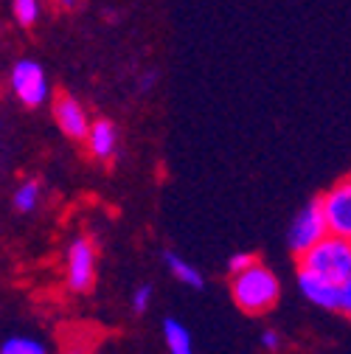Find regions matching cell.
Instances as JSON below:
<instances>
[{
    "instance_id": "ac0fdd59",
    "label": "cell",
    "mask_w": 351,
    "mask_h": 354,
    "mask_svg": "<svg viewBox=\"0 0 351 354\" xmlns=\"http://www.w3.org/2000/svg\"><path fill=\"white\" fill-rule=\"evenodd\" d=\"M261 346H265L267 351H278V346H281V337H278V332L267 329L265 335H261Z\"/></svg>"
},
{
    "instance_id": "52a82bcc",
    "label": "cell",
    "mask_w": 351,
    "mask_h": 354,
    "mask_svg": "<svg viewBox=\"0 0 351 354\" xmlns=\"http://www.w3.org/2000/svg\"><path fill=\"white\" fill-rule=\"evenodd\" d=\"M298 287H301L303 298H310L321 309H337V304H340V284H334L332 279H326L315 270L298 268Z\"/></svg>"
},
{
    "instance_id": "8992f818",
    "label": "cell",
    "mask_w": 351,
    "mask_h": 354,
    "mask_svg": "<svg viewBox=\"0 0 351 354\" xmlns=\"http://www.w3.org/2000/svg\"><path fill=\"white\" fill-rule=\"evenodd\" d=\"M93 273H96V250L84 236H79L68 248V284H70V290H76V292L91 290Z\"/></svg>"
},
{
    "instance_id": "9a60e30c",
    "label": "cell",
    "mask_w": 351,
    "mask_h": 354,
    "mask_svg": "<svg viewBox=\"0 0 351 354\" xmlns=\"http://www.w3.org/2000/svg\"><path fill=\"white\" fill-rule=\"evenodd\" d=\"M258 259L253 256V253H234L231 259H228V270L231 273H242V270H247L250 264H256Z\"/></svg>"
},
{
    "instance_id": "ba28073f",
    "label": "cell",
    "mask_w": 351,
    "mask_h": 354,
    "mask_svg": "<svg viewBox=\"0 0 351 354\" xmlns=\"http://www.w3.org/2000/svg\"><path fill=\"white\" fill-rule=\"evenodd\" d=\"M54 118L59 124V129L70 138H87L91 136V118H87L84 107L73 99V96H57L54 102Z\"/></svg>"
},
{
    "instance_id": "7a4b0ae2",
    "label": "cell",
    "mask_w": 351,
    "mask_h": 354,
    "mask_svg": "<svg viewBox=\"0 0 351 354\" xmlns=\"http://www.w3.org/2000/svg\"><path fill=\"white\" fill-rule=\"evenodd\" d=\"M298 268L315 270V273L332 279L334 284L348 281L351 279V239L329 234L326 239H321L315 248H310L298 259Z\"/></svg>"
},
{
    "instance_id": "e0dca14e",
    "label": "cell",
    "mask_w": 351,
    "mask_h": 354,
    "mask_svg": "<svg viewBox=\"0 0 351 354\" xmlns=\"http://www.w3.org/2000/svg\"><path fill=\"white\" fill-rule=\"evenodd\" d=\"M337 313H343L351 321V279L340 284V304H337Z\"/></svg>"
},
{
    "instance_id": "4fadbf2b",
    "label": "cell",
    "mask_w": 351,
    "mask_h": 354,
    "mask_svg": "<svg viewBox=\"0 0 351 354\" xmlns=\"http://www.w3.org/2000/svg\"><path fill=\"white\" fill-rule=\"evenodd\" d=\"M12 203H15V208H17L20 214L34 211L37 203H39V183H37V180H26V183H20V186L15 189Z\"/></svg>"
},
{
    "instance_id": "2e32d148",
    "label": "cell",
    "mask_w": 351,
    "mask_h": 354,
    "mask_svg": "<svg viewBox=\"0 0 351 354\" xmlns=\"http://www.w3.org/2000/svg\"><path fill=\"white\" fill-rule=\"evenodd\" d=\"M149 301H152V284H141L133 292V309H135V313H146Z\"/></svg>"
},
{
    "instance_id": "30bf717a",
    "label": "cell",
    "mask_w": 351,
    "mask_h": 354,
    "mask_svg": "<svg viewBox=\"0 0 351 354\" xmlns=\"http://www.w3.org/2000/svg\"><path fill=\"white\" fill-rule=\"evenodd\" d=\"M163 261H166V268L174 273V279H180L186 287H194V290H200V287L205 284L202 273L194 268V264H189L183 256H178V253H174V250H166V253H163Z\"/></svg>"
},
{
    "instance_id": "d6986e66",
    "label": "cell",
    "mask_w": 351,
    "mask_h": 354,
    "mask_svg": "<svg viewBox=\"0 0 351 354\" xmlns=\"http://www.w3.org/2000/svg\"><path fill=\"white\" fill-rule=\"evenodd\" d=\"M57 3L65 6V9H73V6H76V0H57Z\"/></svg>"
},
{
    "instance_id": "5b68a950",
    "label": "cell",
    "mask_w": 351,
    "mask_h": 354,
    "mask_svg": "<svg viewBox=\"0 0 351 354\" xmlns=\"http://www.w3.org/2000/svg\"><path fill=\"white\" fill-rule=\"evenodd\" d=\"M323 211H326V223H329V234L351 239V177L334 183L323 197Z\"/></svg>"
},
{
    "instance_id": "3957f363",
    "label": "cell",
    "mask_w": 351,
    "mask_h": 354,
    "mask_svg": "<svg viewBox=\"0 0 351 354\" xmlns=\"http://www.w3.org/2000/svg\"><path fill=\"white\" fill-rule=\"evenodd\" d=\"M329 236V223H326V211H323V203L315 200L310 205H303L298 211V216L292 219L290 225V234H287V242H290V250L301 259L310 248H315L321 239Z\"/></svg>"
},
{
    "instance_id": "277c9868",
    "label": "cell",
    "mask_w": 351,
    "mask_h": 354,
    "mask_svg": "<svg viewBox=\"0 0 351 354\" xmlns=\"http://www.w3.org/2000/svg\"><path fill=\"white\" fill-rule=\"evenodd\" d=\"M12 93L26 107H42L48 102V76L46 68L34 59H17L12 65Z\"/></svg>"
},
{
    "instance_id": "6da1fadb",
    "label": "cell",
    "mask_w": 351,
    "mask_h": 354,
    "mask_svg": "<svg viewBox=\"0 0 351 354\" xmlns=\"http://www.w3.org/2000/svg\"><path fill=\"white\" fill-rule=\"evenodd\" d=\"M231 295H234L239 309H245L250 315H261V313H267V309L276 306V301L281 295V284L270 268L256 261L247 270L234 273Z\"/></svg>"
},
{
    "instance_id": "7c38bea8",
    "label": "cell",
    "mask_w": 351,
    "mask_h": 354,
    "mask_svg": "<svg viewBox=\"0 0 351 354\" xmlns=\"http://www.w3.org/2000/svg\"><path fill=\"white\" fill-rule=\"evenodd\" d=\"M0 354H48V348L42 346L39 340H34V337L15 335V337H6L3 340V346H0Z\"/></svg>"
},
{
    "instance_id": "9c48e42d",
    "label": "cell",
    "mask_w": 351,
    "mask_h": 354,
    "mask_svg": "<svg viewBox=\"0 0 351 354\" xmlns=\"http://www.w3.org/2000/svg\"><path fill=\"white\" fill-rule=\"evenodd\" d=\"M87 144H91V152L93 158L99 160H110L115 155V147H118V132L110 121H96L91 127V136H87Z\"/></svg>"
},
{
    "instance_id": "8fae6325",
    "label": "cell",
    "mask_w": 351,
    "mask_h": 354,
    "mask_svg": "<svg viewBox=\"0 0 351 354\" xmlns=\"http://www.w3.org/2000/svg\"><path fill=\"white\" fill-rule=\"evenodd\" d=\"M163 337H166L169 354H194L191 335H189V329H186L180 321L166 318V321H163Z\"/></svg>"
},
{
    "instance_id": "5bb4252c",
    "label": "cell",
    "mask_w": 351,
    "mask_h": 354,
    "mask_svg": "<svg viewBox=\"0 0 351 354\" xmlns=\"http://www.w3.org/2000/svg\"><path fill=\"white\" fill-rule=\"evenodd\" d=\"M12 15L20 26H34L39 17V0H12Z\"/></svg>"
}]
</instances>
